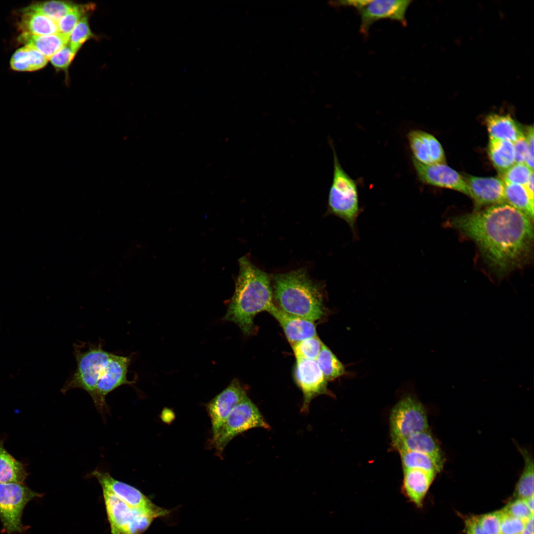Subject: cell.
I'll list each match as a JSON object with an SVG mask.
<instances>
[{
  "label": "cell",
  "instance_id": "obj_1",
  "mask_svg": "<svg viewBox=\"0 0 534 534\" xmlns=\"http://www.w3.org/2000/svg\"><path fill=\"white\" fill-rule=\"evenodd\" d=\"M533 223L522 212L502 203L451 218L448 225L474 241L490 268L502 275L529 261Z\"/></svg>",
  "mask_w": 534,
  "mask_h": 534
},
{
  "label": "cell",
  "instance_id": "obj_2",
  "mask_svg": "<svg viewBox=\"0 0 534 534\" xmlns=\"http://www.w3.org/2000/svg\"><path fill=\"white\" fill-rule=\"evenodd\" d=\"M239 270L223 320L236 324L247 335L254 332V318L274 305L272 287L268 275L253 265L246 257L238 260Z\"/></svg>",
  "mask_w": 534,
  "mask_h": 534
},
{
  "label": "cell",
  "instance_id": "obj_3",
  "mask_svg": "<svg viewBox=\"0 0 534 534\" xmlns=\"http://www.w3.org/2000/svg\"><path fill=\"white\" fill-rule=\"evenodd\" d=\"M272 281L273 298L282 311L313 321L325 316L322 287L305 269L276 274Z\"/></svg>",
  "mask_w": 534,
  "mask_h": 534
},
{
  "label": "cell",
  "instance_id": "obj_4",
  "mask_svg": "<svg viewBox=\"0 0 534 534\" xmlns=\"http://www.w3.org/2000/svg\"><path fill=\"white\" fill-rule=\"evenodd\" d=\"M111 354L103 348L101 343L75 344L74 354L76 368L65 383L61 392L65 393L73 389H81L87 392L92 399Z\"/></svg>",
  "mask_w": 534,
  "mask_h": 534
},
{
  "label": "cell",
  "instance_id": "obj_5",
  "mask_svg": "<svg viewBox=\"0 0 534 534\" xmlns=\"http://www.w3.org/2000/svg\"><path fill=\"white\" fill-rule=\"evenodd\" d=\"M333 173L328 199L329 213L346 222L356 234V222L360 213L356 181L342 168L332 142Z\"/></svg>",
  "mask_w": 534,
  "mask_h": 534
},
{
  "label": "cell",
  "instance_id": "obj_6",
  "mask_svg": "<svg viewBox=\"0 0 534 534\" xmlns=\"http://www.w3.org/2000/svg\"><path fill=\"white\" fill-rule=\"evenodd\" d=\"M102 489L111 534H142L155 518L169 513L134 508L109 490Z\"/></svg>",
  "mask_w": 534,
  "mask_h": 534
},
{
  "label": "cell",
  "instance_id": "obj_7",
  "mask_svg": "<svg viewBox=\"0 0 534 534\" xmlns=\"http://www.w3.org/2000/svg\"><path fill=\"white\" fill-rule=\"evenodd\" d=\"M255 428L268 430L270 426L257 406L246 396L228 415L219 434L210 440V445L216 449L218 455H221L234 438Z\"/></svg>",
  "mask_w": 534,
  "mask_h": 534
},
{
  "label": "cell",
  "instance_id": "obj_8",
  "mask_svg": "<svg viewBox=\"0 0 534 534\" xmlns=\"http://www.w3.org/2000/svg\"><path fill=\"white\" fill-rule=\"evenodd\" d=\"M41 496L24 483L0 484V520L4 532L12 534L25 530L21 521L23 510L31 500Z\"/></svg>",
  "mask_w": 534,
  "mask_h": 534
},
{
  "label": "cell",
  "instance_id": "obj_9",
  "mask_svg": "<svg viewBox=\"0 0 534 534\" xmlns=\"http://www.w3.org/2000/svg\"><path fill=\"white\" fill-rule=\"evenodd\" d=\"M390 426L394 446L413 434L428 430L427 414L423 405L412 397H404L392 409Z\"/></svg>",
  "mask_w": 534,
  "mask_h": 534
},
{
  "label": "cell",
  "instance_id": "obj_10",
  "mask_svg": "<svg viewBox=\"0 0 534 534\" xmlns=\"http://www.w3.org/2000/svg\"><path fill=\"white\" fill-rule=\"evenodd\" d=\"M131 360L130 356L111 354L97 383L92 398L96 407L101 413L107 411L108 407L105 401L106 396L122 385L134 384V381H129L127 378Z\"/></svg>",
  "mask_w": 534,
  "mask_h": 534
},
{
  "label": "cell",
  "instance_id": "obj_11",
  "mask_svg": "<svg viewBox=\"0 0 534 534\" xmlns=\"http://www.w3.org/2000/svg\"><path fill=\"white\" fill-rule=\"evenodd\" d=\"M296 384L303 394L302 413H308L312 400L319 395L328 394L327 381L315 360L296 359L294 368Z\"/></svg>",
  "mask_w": 534,
  "mask_h": 534
},
{
  "label": "cell",
  "instance_id": "obj_12",
  "mask_svg": "<svg viewBox=\"0 0 534 534\" xmlns=\"http://www.w3.org/2000/svg\"><path fill=\"white\" fill-rule=\"evenodd\" d=\"M411 2L409 0H369L358 10L360 17V32L367 34L374 22L383 19L393 20L406 25V13Z\"/></svg>",
  "mask_w": 534,
  "mask_h": 534
},
{
  "label": "cell",
  "instance_id": "obj_13",
  "mask_svg": "<svg viewBox=\"0 0 534 534\" xmlns=\"http://www.w3.org/2000/svg\"><path fill=\"white\" fill-rule=\"evenodd\" d=\"M246 396V392L239 381L234 379L207 404L206 409L212 425L211 439L217 436L228 415Z\"/></svg>",
  "mask_w": 534,
  "mask_h": 534
},
{
  "label": "cell",
  "instance_id": "obj_14",
  "mask_svg": "<svg viewBox=\"0 0 534 534\" xmlns=\"http://www.w3.org/2000/svg\"><path fill=\"white\" fill-rule=\"evenodd\" d=\"M412 163L418 178L423 183L456 190L470 197L464 177L446 164L425 165L413 158Z\"/></svg>",
  "mask_w": 534,
  "mask_h": 534
},
{
  "label": "cell",
  "instance_id": "obj_15",
  "mask_svg": "<svg viewBox=\"0 0 534 534\" xmlns=\"http://www.w3.org/2000/svg\"><path fill=\"white\" fill-rule=\"evenodd\" d=\"M95 478L102 489H106L131 506L147 511L164 512L168 510L155 505L139 490L129 484L118 481L106 472L95 470L90 474Z\"/></svg>",
  "mask_w": 534,
  "mask_h": 534
},
{
  "label": "cell",
  "instance_id": "obj_16",
  "mask_svg": "<svg viewBox=\"0 0 534 534\" xmlns=\"http://www.w3.org/2000/svg\"><path fill=\"white\" fill-rule=\"evenodd\" d=\"M464 178L469 187L470 197L475 203V211L483 207L505 203V184L501 178L471 175H466Z\"/></svg>",
  "mask_w": 534,
  "mask_h": 534
},
{
  "label": "cell",
  "instance_id": "obj_17",
  "mask_svg": "<svg viewBox=\"0 0 534 534\" xmlns=\"http://www.w3.org/2000/svg\"><path fill=\"white\" fill-rule=\"evenodd\" d=\"M412 158L423 164H446L445 154L438 139L421 130H411L407 134Z\"/></svg>",
  "mask_w": 534,
  "mask_h": 534
},
{
  "label": "cell",
  "instance_id": "obj_18",
  "mask_svg": "<svg viewBox=\"0 0 534 534\" xmlns=\"http://www.w3.org/2000/svg\"><path fill=\"white\" fill-rule=\"evenodd\" d=\"M267 312L278 322L292 346L317 335L313 321L285 312L275 304Z\"/></svg>",
  "mask_w": 534,
  "mask_h": 534
},
{
  "label": "cell",
  "instance_id": "obj_19",
  "mask_svg": "<svg viewBox=\"0 0 534 534\" xmlns=\"http://www.w3.org/2000/svg\"><path fill=\"white\" fill-rule=\"evenodd\" d=\"M403 470L404 494L416 506L421 507L436 474L420 469Z\"/></svg>",
  "mask_w": 534,
  "mask_h": 534
},
{
  "label": "cell",
  "instance_id": "obj_20",
  "mask_svg": "<svg viewBox=\"0 0 534 534\" xmlns=\"http://www.w3.org/2000/svg\"><path fill=\"white\" fill-rule=\"evenodd\" d=\"M395 447L399 451L410 450L427 454L435 460L441 470L443 467L444 459L442 451L428 430L413 434Z\"/></svg>",
  "mask_w": 534,
  "mask_h": 534
},
{
  "label": "cell",
  "instance_id": "obj_21",
  "mask_svg": "<svg viewBox=\"0 0 534 534\" xmlns=\"http://www.w3.org/2000/svg\"><path fill=\"white\" fill-rule=\"evenodd\" d=\"M486 124L490 138L512 143L525 135L521 127L510 115H489Z\"/></svg>",
  "mask_w": 534,
  "mask_h": 534
},
{
  "label": "cell",
  "instance_id": "obj_22",
  "mask_svg": "<svg viewBox=\"0 0 534 534\" xmlns=\"http://www.w3.org/2000/svg\"><path fill=\"white\" fill-rule=\"evenodd\" d=\"M18 41L41 53L48 60L69 43V37L60 33L47 35L22 33Z\"/></svg>",
  "mask_w": 534,
  "mask_h": 534
},
{
  "label": "cell",
  "instance_id": "obj_23",
  "mask_svg": "<svg viewBox=\"0 0 534 534\" xmlns=\"http://www.w3.org/2000/svg\"><path fill=\"white\" fill-rule=\"evenodd\" d=\"M18 23L22 33L47 35L59 33L57 22L41 13L23 9Z\"/></svg>",
  "mask_w": 534,
  "mask_h": 534
},
{
  "label": "cell",
  "instance_id": "obj_24",
  "mask_svg": "<svg viewBox=\"0 0 534 534\" xmlns=\"http://www.w3.org/2000/svg\"><path fill=\"white\" fill-rule=\"evenodd\" d=\"M3 440H0V484L24 483L28 473L25 464L17 460L3 445Z\"/></svg>",
  "mask_w": 534,
  "mask_h": 534
},
{
  "label": "cell",
  "instance_id": "obj_25",
  "mask_svg": "<svg viewBox=\"0 0 534 534\" xmlns=\"http://www.w3.org/2000/svg\"><path fill=\"white\" fill-rule=\"evenodd\" d=\"M488 153L490 160L499 175L515 163L513 143L490 138Z\"/></svg>",
  "mask_w": 534,
  "mask_h": 534
},
{
  "label": "cell",
  "instance_id": "obj_26",
  "mask_svg": "<svg viewBox=\"0 0 534 534\" xmlns=\"http://www.w3.org/2000/svg\"><path fill=\"white\" fill-rule=\"evenodd\" d=\"M48 59L36 49L25 45L13 54L10 66L17 71H34L44 67Z\"/></svg>",
  "mask_w": 534,
  "mask_h": 534
},
{
  "label": "cell",
  "instance_id": "obj_27",
  "mask_svg": "<svg viewBox=\"0 0 534 534\" xmlns=\"http://www.w3.org/2000/svg\"><path fill=\"white\" fill-rule=\"evenodd\" d=\"M505 203L522 212L533 221L534 198L529 194L525 186L505 184Z\"/></svg>",
  "mask_w": 534,
  "mask_h": 534
},
{
  "label": "cell",
  "instance_id": "obj_28",
  "mask_svg": "<svg viewBox=\"0 0 534 534\" xmlns=\"http://www.w3.org/2000/svg\"><path fill=\"white\" fill-rule=\"evenodd\" d=\"M315 360L327 381L335 380L345 373L344 364L324 344Z\"/></svg>",
  "mask_w": 534,
  "mask_h": 534
},
{
  "label": "cell",
  "instance_id": "obj_29",
  "mask_svg": "<svg viewBox=\"0 0 534 534\" xmlns=\"http://www.w3.org/2000/svg\"><path fill=\"white\" fill-rule=\"evenodd\" d=\"M403 469H415L437 474L441 471L430 456L416 451H399Z\"/></svg>",
  "mask_w": 534,
  "mask_h": 534
},
{
  "label": "cell",
  "instance_id": "obj_30",
  "mask_svg": "<svg viewBox=\"0 0 534 534\" xmlns=\"http://www.w3.org/2000/svg\"><path fill=\"white\" fill-rule=\"evenodd\" d=\"M525 461V467L516 486L514 496L525 499L534 495V461L526 450H520Z\"/></svg>",
  "mask_w": 534,
  "mask_h": 534
},
{
  "label": "cell",
  "instance_id": "obj_31",
  "mask_svg": "<svg viewBox=\"0 0 534 534\" xmlns=\"http://www.w3.org/2000/svg\"><path fill=\"white\" fill-rule=\"evenodd\" d=\"M76 5L66 1L53 0L35 3L24 9L41 13L57 22Z\"/></svg>",
  "mask_w": 534,
  "mask_h": 534
},
{
  "label": "cell",
  "instance_id": "obj_32",
  "mask_svg": "<svg viewBox=\"0 0 534 534\" xmlns=\"http://www.w3.org/2000/svg\"><path fill=\"white\" fill-rule=\"evenodd\" d=\"M323 344L316 335L297 343L292 348L296 359L316 360Z\"/></svg>",
  "mask_w": 534,
  "mask_h": 534
},
{
  "label": "cell",
  "instance_id": "obj_33",
  "mask_svg": "<svg viewBox=\"0 0 534 534\" xmlns=\"http://www.w3.org/2000/svg\"><path fill=\"white\" fill-rule=\"evenodd\" d=\"M533 172L534 170L530 169L525 164L515 163L500 175V178L504 184L525 186Z\"/></svg>",
  "mask_w": 534,
  "mask_h": 534
},
{
  "label": "cell",
  "instance_id": "obj_34",
  "mask_svg": "<svg viewBox=\"0 0 534 534\" xmlns=\"http://www.w3.org/2000/svg\"><path fill=\"white\" fill-rule=\"evenodd\" d=\"M89 28L88 18L83 17L75 26L70 35L68 44L76 53L87 40L93 37Z\"/></svg>",
  "mask_w": 534,
  "mask_h": 534
},
{
  "label": "cell",
  "instance_id": "obj_35",
  "mask_svg": "<svg viewBox=\"0 0 534 534\" xmlns=\"http://www.w3.org/2000/svg\"><path fill=\"white\" fill-rule=\"evenodd\" d=\"M90 8L83 5H76L67 14L63 16L57 21L59 33L66 35L70 38L71 33L77 24L84 17L86 12Z\"/></svg>",
  "mask_w": 534,
  "mask_h": 534
},
{
  "label": "cell",
  "instance_id": "obj_36",
  "mask_svg": "<svg viewBox=\"0 0 534 534\" xmlns=\"http://www.w3.org/2000/svg\"><path fill=\"white\" fill-rule=\"evenodd\" d=\"M478 522L487 534H500L501 511H496L477 517Z\"/></svg>",
  "mask_w": 534,
  "mask_h": 534
},
{
  "label": "cell",
  "instance_id": "obj_37",
  "mask_svg": "<svg viewBox=\"0 0 534 534\" xmlns=\"http://www.w3.org/2000/svg\"><path fill=\"white\" fill-rule=\"evenodd\" d=\"M502 510L514 517L524 521L534 515L528 507L524 499L516 498L510 502Z\"/></svg>",
  "mask_w": 534,
  "mask_h": 534
},
{
  "label": "cell",
  "instance_id": "obj_38",
  "mask_svg": "<svg viewBox=\"0 0 534 534\" xmlns=\"http://www.w3.org/2000/svg\"><path fill=\"white\" fill-rule=\"evenodd\" d=\"M501 511L500 534H521L525 521Z\"/></svg>",
  "mask_w": 534,
  "mask_h": 534
},
{
  "label": "cell",
  "instance_id": "obj_39",
  "mask_svg": "<svg viewBox=\"0 0 534 534\" xmlns=\"http://www.w3.org/2000/svg\"><path fill=\"white\" fill-rule=\"evenodd\" d=\"M76 53L68 44L54 54L49 60L56 68L66 70L74 59Z\"/></svg>",
  "mask_w": 534,
  "mask_h": 534
},
{
  "label": "cell",
  "instance_id": "obj_40",
  "mask_svg": "<svg viewBox=\"0 0 534 534\" xmlns=\"http://www.w3.org/2000/svg\"><path fill=\"white\" fill-rule=\"evenodd\" d=\"M515 163L525 164L528 154V145L525 135L513 143Z\"/></svg>",
  "mask_w": 534,
  "mask_h": 534
},
{
  "label": "cell",
  "instance_id": "obj_41",
  "mask_svg": "<svg viewBox=\"0 0 534 534\" xmlns=\"http://www.w3.org/2000/svg\"><path fill=\"white\" fill-rule=\"evenodd\" d=\"M525 137L528 145V154L525 164L531 170H534V128L529 126L527 129Z\"/></svg>",
  "mask_w": 534,
  "mask_h": 534
},
{
  "label": "cell",
  "instance_id": "obj_42",
  "mask_svg": "<svg viewBox=\"0 0 534 534\" xmlns=\"http://www.w3.org/2000/svg\"><path fill=\"white\" fill-rule=\"evenodd\" d=\"M465 524L466 534H487L480 526L477 517L467 518Z\"/></svg>",
  "mask_w": 534,
  "mask_h": 534
},
{
  "label": "cell",
  "instance_id": "obj_43",
  "mask_svg": "<svg viewBox=\"0 0 534 534\" xmlns=\"http://www.w3.org/2000/svg\"><path fill=\"white\" fill-rule=\"evenodd\" d=\"M534 172L532 174L527 183L525 185L532 198H534Z\"/></svg>",
  "mask_w": 534,
  "mask_h": 534
},
{
  "label": "cell",
  "instance_id": "obj_44",
  "mask_svg": "<svg viewBox=\"0 0 534 534\" xmlns=\"http://www.w3.org/2000/svg\"><path fill=\"white\" fill-rule=\"evenodd\" d=\"M524 528L531 534H534V515L525 521Z\"/></svg>",
  "mask_w": 534,
  "mask_h": 534
},
{
  "label": "cell",
  "instance_id": "obj_45",
  "mask_svg": "<svg viewBox=\"0 0 534 534\" xmlns=\"http://www.w3.org/2000/svg\"><path fill=\"white\" fill-rule=\"evenodd\" d=\"M162 413L167 415V416L162 415V419L165 422H169L171 421V419L173 420L174 417V413L172 411H171L170 410L166 409V411L163 410Z\"/></svg>",
  "mask_w": 534,
  "mask_h": 534
},
{
  "label": "cell",
  "instance_id": "obj_46",
  "mask_svg": "<svg viewBox=\"0 0 534 534\" xmlns=\"http://www.w3.org/2000/svg\"><path fill=\"white\" fill-rule=\"evenodd\" d=\"M524 500L530 511L534 514V495Z\"/></svg>",
  "mask_w": 534,
  "mask_h": 534
},
{
  "label": "cell",
  "instance_id": "obj_47",
  "mask_svg": "<svg viewBox=\"0 0 534 534\" xmlns=\"http://www.w3.org/2000/svg\"><path fill=\"white\" fill-rule=\"evenodd\" d=\"M521 534H532L528 532L525 528L523 529Z\"/></svg>",
  "mask_w": 534,
  "mask_h": 534
}]
</instances>
